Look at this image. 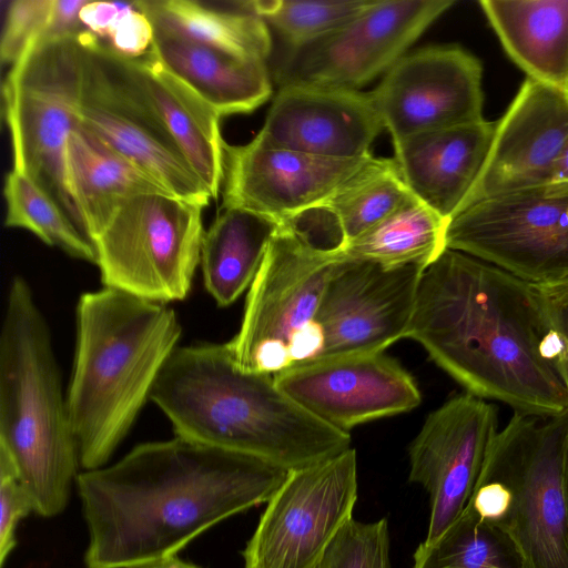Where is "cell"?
<instances>
[{"mask_svg":"<svg viewBox=\"0 0 568 568\" xmlns=\"http://www.w3.org/2000/svg\"><path fill=\"white\" fill-rule=\"evenodd\" d=\"M203 209L163 192L129 200L93 242L103 286L163 304L184 300L200 263Z\"/></svg>","mask_w":568,"mask_h":568,"instance_id":"cell-10","label":"cell"},{"mask_svg":"<svg viewBox=\"0 0 568 568\" xmlns=\"http://www.w3.org/2000/svg\"><path fill=\"white\" fill-rule=\"evenodd\" d=\"M567 142L568 91L526 78L496 121L487 158L459 213L489 199L544 190Z\"/></svg>","mask_w":568,"mask_h":568,"instance_id":"cell-19","label":"cell"},{"mask_svg":"<svg viewBox=\"0 0 568 568\" xmlns=\"http://www.w3.org/2000/svg\"><path fill=\"white\" fill-rule=\"evenodd\" d=\"M316 568H392L387 518H351L325 550Z\"/></svg>","mask_w":568,"mask_h":568,"instance_id":"cell-34","label":"cell"},{"mask_svg":"<svg viewBox=\"0 0 568 568\" xmlns=\"http://www.w3.org/2000/svg\"><path fill=\"white\" fill-rule=\"evenodd\" d=\"M373 159L315 156L267 143L224 144L221 209H244L280 223L296 221L321 205Z\"/></svg>","mask_w":568,"mask_h":568,"instance_id":"cell-18","label":"cell"},{"mask_svg":"<svg viewBox=\"0 0 568 568\" xmlns=\"http://www.w3.org/2000/svg\"><path fill=\"white\" fill-rule=\"evenodd\" d=\"M532 286L545 325L544 353L568 393V278Z\"/></svg>","mask_w":568,"mask_h":568,"instance_id":"cell-36","label":"cell"},{"mask_svg":"<svg viewBox=\"0 0 568 568\" xmlns=\"http://www.w3.org/2000/svg\"><path fill=\"white\" fill-rule=\"evenodd\" d=\"M561 474H562V488L568 511V429L565 436L562 445V460H561Z\"/></svg>","mask_w":568,"mask_h":568,"instance_id":"cell-40","label":"cell"},{"mask_svg":"<svg viewBox=\"0 0 568 568\" xmlns=\"http://www.w3.org/2000/svg\"><path fill=\"white\" fill-rule=\"evenodd\" d=\"M0 331V452L11 460L34 513L68 505L80 466L67 394L47 320L28 281L11 278Z\"/></svg>","mask_w":568,"mask_h":568,"instance_id":"cell-5","label":"cell"},{"mask_svg":"<svg viewBox=\"0 0 568 568\" xmlns=\"http://www.w3.org/2000/svg\"><path fill=\"white\" fill-rule=\"evenodd\" d=\"M446 246L531 285L568 278V196L536 191L479 202L448 222Z\"/></svg>","mask_w":568,"mask_h":568,"instance_id":"cell-13","label":"cell"},{"mask_svg":"<svg viewBox=\"0 0 568 568\" xmlns=\"http://www.w3.org/2000/svg\"><path fill=\"white\" fill-rule=\"evenodd\" d=\"M288 470L175 436L143 443L75 485L85 568H133L175 556L222 520L267 503Z\"/></svg>","mask_w":568,"mask_h":568,"instance_id":"cell-1","label":"cell"},{"mask_svg":"<svg viewBox=\"0 0 568 568\" xmlns=\"http://www.w3.org/2000/svg\"><path fill=\"white\" fill-rule=\"evenodd\" d=\"M412 568H527L501 527L478 517L469 506L437 538L424 540Z\"/></svg>","mask_w":568,"mask_h":568,"instance_id":"cell-29","label":"cell"},{"mask_svg":"<svg viewBox=\"0 0 568 568\" xmlns=\"http://www.w3.org/2000/svg\"><path fill=\"white\" fill-rule=\"evenodd\" d=\"M415 199L394 159L374 158L320 207L329 213L345 243ZM339 245V246H341Z\"/></svg>","mask_w":568,"mask_h":568,"instance_id":"cell-30","label":"cell"},{"mask_svg":"<svg viewBox=\"0 0 568 568\" xmlns=\"http://www.w3.org/2000/svg\"><path fill=\"white\" fill-rule=\"evenodd\" d=\"M281 225L248 210H220L204 231L200 257L205 288L217 305H231L251 286Z\"/></svg>","mask_w":568,"mask_h":568,"instance_id":"cell-26","label":"cell"},{"mask_svg":"<svg viewBox=\"0 0 568 568\" xmlns=\"http://www.w3.org/2000/svg\"><path fill=\"white\" fill-rule=\"evenodd\" d=\"M151 50L221 116L251 113L272 95L266 61L237 57L154 29Z\"/></svg>","mask_w":568,"mask_h":568,"instance_id":"cell-22","label":"cell"},{"mask_svg":"<svg viewBox=\"0 0 568 568\" xmlns=\"http://www.w3.org/2000/svg\"><path fill=\"white\" fill-rule=\"evenodd\" d=\"M146 91L189 165L217 199L224 179L221 114L174 75L152 50L133 59Z\"/></svg>","mask_w":568,"mask_h":568,"instance_id":"cell-23","label":"cell"},{"mask_svg":"<svg viewBox=\"0 0 568 568\" xmlns=\"http://www.w3.org/2000/svg\"><path fill=\"white\" fill-rule=\"evenodd\" d=\"M80 32L33 43L10 68L2 100L12 170L33 181L88 239L68 170L69 140L80 123Z\"/></svg>","mask_w":568,"mask_h":568,"instance_id":"cell-6","label":"cell"},{"mask_svg":"<svg viewBox=\"0 0 568 568\" xmlns=\"http://www.w3.org/2000/svg\"><path fill=\"white\" fill-rule=\"evenodd\" d=\"M534 286L447 248L423 271L406 338L467 393L539 417L568 413V393L544 353Z\"/></svg>","mask_w":568,"mask_h":568,"instance_id":"cell-2","label":"cell"},{"mask_svg":"<svg viewBox=\"0 0 568 568\" xmlns=\"http://www.w3.org/2000/svg\"><path fill=\"white\" fill-rule=\"evenodd\" d=\"M57 36L55 0L10 1L0 41L2 64L13 67L38 40Z\"/></svg>","mask_w":568,"mask_h":568,"instance_id":"cell-35","label":"cell"},{"mask_svg":"<svg viewBox=\"0 0 568 568\" xmlns=\"http://www.w3.org/2000/svg\"><path fill=\"white\" fill-rule=\"evenodd\" d=\"M152 27L248 59L266 61L272 49L266 22L242 9L230 11L192 0L136 1Z\"/></svg>","mask_w":568,"mask_h":568,"instance_id":"cell-27","label":"cell"},{"mask_svg":"<svg viewBox=\"0 0 568 568\" xmlns=\"http://www.w3.org/2000/svg\"><path fill=\"white\" fill-rule=\"evenodd\" d=\"M496 122L485 119L393 141L406 186L448 222L463 206L487 158Z\"/></svg>","mask_w":568,"mask_h":568,"instance_id":"cell-21","label":"cell"},{"mask_svg":"<svg viewBox=\"0 0 568 568\" xmlns=\"http://www.w3.org/2000/svg\"><path fill=\"white\" fill-rule=\"evenodd\" d=\"M541 191L548 195L568 196V142L554 165L547 185Z\"/></svg>","mask_w":568,"mask_h":568,"instance_id":"cell-38","label":"cell"},{"mask_svg":"<svg viewBox=\"0 0 568 568\" xmlns=\"http://www.w3.org/2000/svg\"><path fill=\"white\" fill-rule=\"evenodd\" d=\"M294 222L282 223L247 293L237 334L229 342L240 368L275 375L317 357L316 314L339 261Z\"/></svg>","mask_w":568,"mask_h":568,"instance_id":"cell-7","label":"cell"},{"mask_svg":"<svg viewBox=\"0 0 568 568\" xmlns=\"http://www.w3.org/2000/svg\"><path fill=\"white\" fill-rule=\"evenodd\" d=\"M483 65L458 45L404 54L371 91L384 128L396 141L483 120Z\"/></svg>","mask_w":568,"mask_h":568,"instance_id":"cell-16","label":"cell"},{"mask_svg":"<svg viewBox=\"0 0 568 568\" xmlns=\"http://www.w3.org/2000/svg\"><path fill=\"white\" fill-rule=\"evenodd\" d=\"M447 220L415 197L337 251L344 258L385 267L426 268L447 250Z\"/></svg>","mask_w":568,"mask_h":568,"instance_id":"cell-28","label":"cell"},{"mask_svg":"<svg viewBox=\"0 0 568 568\" xmlns=\"http://www.w3.org/2000/svg\"><path fill=\"white\" fill-rule=\"evenodd\" d=\"M568 413L539 417L514 412L498 430L479 478L498 485L497 526L519 547L527 568H568V511L562 445Z\"/></svg>","mask_w":568,"mask_h":568,"instance_id":"cell-8","label":"cell"},{"mask_svg":"<svg viewBox=\"0 0 568 568\" xmlns=\"http://www.w3.org/2000/svg\"><path fill=\"white\" fill-rule=\"evenodd\" d=\"M371 92L310 85L278 88L260 138L315 156H366L384 130Z\"/></svg>","mask_w":568,"mask_h":568,"instance_id":"cell-20","label":"cell"},{"mask_svg":"<svg viewBox=\"0 0 568 568\" xmlns=\"http://www.w3.org/2000/svg\"><path fill=\"white\" fill-rule=\"evenodd\" d=\"M375 1L254 0L237 6L271 24L288 47H297L339 29Z\"/></svg>","mask_w":568,"mask_h":568,"instance_id":"cell-32","label":"cell"},{"mask_svg":"<svg viewBox=\"0 0 568 568\" xmlns=\"http://www.w3.org/2000/svg\"><path fill=\"white\" fill-rule=\"evenodd\" d=\"M273 377L300 407L345 433L366 422L407 413L422 400L413 376L384 352L316 357Z\"/></svg>","mask_w":568,"mask_h":568,"instance_id":"cell-17","label":"cell"},{"mask_svg":"<svg viewBox=\"0 0 568 568\" xmlns=\"http://www.w3.org/2000/svg\"><path fill=\"white\" fill-rule=\"evenodd\" d=\"M150 399L175 436L257 457L288 471L351 448V435L315 418L275 384L273 375L236 364L227 343L178 346Z\"/></svg>","mask_w":568,"mask_h":568,"instance_id":"cell-3","label":"cell"},{"mask_svg":"<svg viewBox=\"0 0 568 568\" xmlns=\"http://www.w3.org/2000/svg\"><path fill=\"white\" fill-rule=\"evenodd\" d=\"M424 270L341 256L316 314L317 357L384 352L406 338Z\"/></svg>","mask_w":568,"mask_h":568,"instance_id":"cell-14","label":"cell"},{"mask_svg":"<svg viewBox=\"0 0 568 568\" xmlns=\"http://www.w3.org/2000/svg\"><path fill=\"white\" fill-rule=\"evenodd\" d=\"M478 4L527 78L568 91V0H480Z\"/></svg>","mask_w":568,"mask_h":568,"instance_id":"cell-24","label":"cell"},{"mask_svg":"<svg viewBox=\"0 0 568 568\" xmlns=\"http://www.w3.org/2000/svg\"><path fill=\"white\" fill-rule=\"evenodd\" d=\"M4 224L34 234L69 256L97 263L94 245L74 226L58 204L24 174L11 170L4 180Z\"/></svg>","mask_w":568,"mask_h":568,"instance_id":"cell-31","label":"cell"},{"mask_svg":"<svg viewBox=\"0 0 568 568\" xmlns=\"http://www.w3.org/2000/svg\"><path fill=\"white\" fill-rule=\"evenodd\" d=\"M81 124L168 193L205 207L210 192L193 172L151 100L133 59L80 32Z\"/></svg>","mask_w":568,"mask_h":568,"instance_id":"cell-9","label":"cell"},{"mask_svg":"<svg viewBox=\"0 0 568 568\" xmlns=\"http://www.w3.org/2000/svg\"><path fill=\"white\" fill-rule=\"evenodd\" d=\"M358 497L354 448L291 470L266 503L242 550L245 568H316L353 518Z\"/></svg>","mask_w":568,"mask_h":568,"instance_id":"cell-11","label":"cell"},{"mask_svg":"<svg viewBox=\"0 0 568 568\" xmlns=\"http://www.w3.org/2000/svg\"><path fill=\"white\" fill-rule=\"evenodd\" d=\"M80 22L125 58H140L152 48L154 30L136 1H88L80 11Z\"/></svg>","mask_w":568,"mask_h":568,"instance_id":"cell-33","label":"cell"},{"mask_svg":"<svg viewBox=\"0 0 568 568\" xmlns=\"http://www.w3.org/2000/svg\"><path fill=\"white\" fill-rule=\"evenodd\" d=\"M34 511L29 493L18 480L16 469L6 454L0 452V566L17 545L18 523Z\"/></svg>","mask_w":568,"mask_h":568,"instance_id":"cell-37","label":"cell"},{"mask_svg":"<svg viewBox=\"0 0 568 568\" xmlns=\"http://www.w3.org/2000/svg\"><path fill=\"white\" fill-rule=\"evenodd\" d=\"M75 328L65 394L80 466L91 470L132 428L182 331L173 308L110 287L79 297Z\"/></svg>","mask_w":568,"mask_h":568,"instance_id":"cell-4","label":"cell"},{"mask_svg":"<svg viewBox=\"0 0 568 568\" xmlns=\"http://www.w3.org/2000/svg\"><path fill=\"white\" fill-rule=\"evenodd\" d=\"M453 0H376L362 14L288 51L273 77L278 88L359 89L386 73Z\"/></svg>","mask_w":568,"mask_h":568,"instance_id":"cell-12","label":"cell"},{"mask_svg":"<svg viewBox=\"0 0 568 568\" xmlns=\"http://www.w3.org/2000/svg\"><path fill=\"white\" fill-rule=\"evenodd\" d=\"M133 568H201L194 564L181 560L176 555L153 560Z\"/></svg>","mask_w":568,"mask_h":568,"instance_id":"cell-39","label":"cell"},{"mask_svg":"<svg viewBox=\"0 0 568 568\" xmlns=\"http://www.w3.org/2000/svg\"><path fill=\"white\" fill-rule=\"evenodd\" d=\"M68 170L85 233L92 244L129 200L146 193H168L81 122L69 140Z\"/></svg>","mask_w":568,"mask_h":568,"instance_id":"cell-25","label":"cell"},{"mask_svg":"<svg viewBox=\"0 0 568 568\" xmlns=\"http://www.w3.org/2000/svg\"><path fill=\"white\" fill-rule=\"evenodd\" d=\"M498 433V409L465 393L426 418L408 447V480L429 496L425 540L437 538L466 508Z\"/></svg>","mask_w":568,"mask_h":568,"instance_id":"cell-15","label":"cell"}]
</instances>
